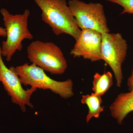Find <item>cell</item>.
Instances as JSON below:
<instances>
[{"mask_svg": "<svg viewBox=\"0 0 133 133\" xmlns=\"http://www.w3.org/2000/svg\"><path fill=\"white\" fill-rule=\"evenodd\" d=\"M41 10L43 22L56 35L66 34L77 40L81 30L71 12L66 0H33Z\"/></svg>", "mask_w": 133, "mask_h": 133, "instance_id": "obj_1", "label": "cell"}, {"mask_svg": "<svg viewBox=\"0 0 133 133\" xmlns=\"http://www.w3.org/2000/svg\"><path fill=\"white\" fill-rule=\"evenodd\" d=\"M0 13L6 32V40L2 42L1 46L2 55L9 62L17 51H21L23 41L33 39V35L28 27L30 12L29 9H26L22 14L13 15L2 8Z\"/></svg>", "mask_w": 133, "mask_h": 133, "instance_id": "obj_2", "label": "cell"}, {"mask_svg": "<svg viewBox=\"0 0 133 133\" xmlns=\"http://www.w3.org/2000/svg\"><path fill=\"white\" fill-rule=\"evenodd\" d=\"M20 79L22 84L37 89L49 90L61 98L68 99L74 95L73 83L71 79L59 81L52 79L45 71L35 65L28 63L9 67Z\"/></svg>", "mask_w": 133, "mask_h": 133, "instance_id": "obj_3", "label": "cell"}, {"mask_svg": "<svg viewBox=\"0 0 133 133\" xmlns=\"http://www.w3.org/2000/svg\"><path fill=\"white\" fill-rule=\"evenodd\" d=\"M28 57L32 64L53 75H62L67 68L63 51L55 43L33 41L27 49Z\"/></svg>", "mask_w": 133, "mask_h": 133, "instance_id": "obj_4", "label": "cell"}, {"mask_svg": "<svg viewBox=\"0 0 133 133\" xmlns=\"http://www.w3.org/2000/svg\"><path fill=\"white\" fill-rule=\"evenodd\" d=\"M68 4L81 30H93L102 34L110 32L104 6L101 3L69 0Z\"/></svg>", "mask_w": 133, "mask_h": 133, "instance_id": "obj_5", "label": "cell"}, {"mask_svg": "<svg viewBox=\"0 0 133 133\" xmlns=\"http://www.w3.org/2000/svg\"><path fill=\"white\" fill-rule=\"evenodd\" d=\"M128 49L127 41L120 33H102V60L109 65L113 72L118 87H121L123 81L122 66Z\"/></svg>", "mask_w": 133, "mask_h": 133, "instance_id": "obj_6", "label": "cell"}, {"mask_svg": "<svg viewBox=\"0 0 133 133\" xmlns=\"http://www.w3.org/2000/svg\"><path fill=\"white\" fill-rule=\"evenodd\" d=\"M0 45V82L11 98L12 102L19 106L23 112L26 111V107L33 108L31 98L36 88L30 87L25 90L23 87L19 76L3 62Z\"/></svg>", "mask_w": 133, "mask_h": 133, "instance_id": "obj_7", "label": "cell"}, {"mask_svg": "<svg viewBox=\"0 0 133 133\" xmlns=\"http://www.w3.org/2000/svg\"><path fill=\"white\" fill-rule=\"evenodd\" d=\"M102 33L93 30H82L70 54L92 62L102 60Z\"/></svg>", "mask_w": 133, "mask_h": 133, "instance_id": "obj_8", "label": "cell"}, {"mask_svg": "<svg viewBox=\"0 0 133 133\" xmlns=\"http://www.w3.org/2000/svg\"><path fill=\"white\" fill-rule=\"evenodd\" d=\"M109 109L112 117L118 124L122 125L127 116L133 111V91L119 94Z\"/></svg>", "mask_w": 133, "mask_h": 133, "instance_id": "obj_9", "label": "cell"}, {"mask_svg": "<svg viewBox=\"0 0 133 133\" xmlns=\"http://www.w3.org/2000/svg\"><path fill=\"white\" fill-rule=\"evenodd\" d=\"M101 97L94 93L82 96L81 103L87 105L88 108V114L86 118L87 123L93 118H98L101 113L104 111V108L101 106L103 102Z\"/></svg>", "mask_w": 133, "mask_h": 133, "instance_id": "obj_10", "label": "cell"}, {"mask_svg": "<svg viewBox=\"0 0 133 133\" xmlns=\"http://www.w3.org/2000/svg\"><path fill=\"white\" fill-rule=\"evenodd\" d=\"M113 84L111 72L108 71L104 74L98 72L94 76L92 90L94 93L102 96L104 95Z\"/></svg>", "mask_w": 133, "mask_h": 133, "instance_id": "obj_11", "label": "cell"}, {"mask_svg": "<svg viewBox=\"0 0 133 133\" xmlns=\"http://www.w3.org/2000/svg\"><path fill=\"white\" fill-rule=\"evenodd\" d=\"M121 6L123 9L121 14H133V0H106Z\"/></svg>", "mask_w": 133, "mask_h": 133, "instance_id": "obj_12", "label": "cell"}, {"mask_svg": "<svg viewBox=\"0 0 133 133\" xmlns=\"http://www.w3.org/2000/svg\"><path fill=\"white\" fill-rule=\"evenodd\" d=\"M127 85L129 91H133V69L131 76L128 79Z\"/></svg>", "mask_w": 133, "mask_h": 133, "instance_id": "obj_13", "label": "cell"}, {"mask_svg": "<svg viewBox=\"0 0 133 133\" xmlns=\"http://www.w3.org/2000/svg\"><path fill=\"white\" fill-rule=\"evenodd\" d=\"M6 32L5 28L0 26V37H6Z\"/></svg>", "mask_w": 133, "mask_h": 133, "instance_id": "obj_14", "label": "cell"}]
</instances>
